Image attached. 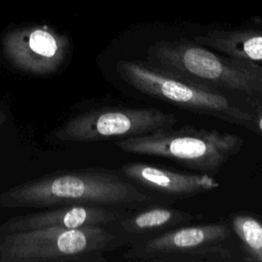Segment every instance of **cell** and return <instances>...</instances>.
Masks as SVG:
<instances>
[{"label": "cell", "mask_w": 262, "mask_h": 262, "mask_svg": "<svg viewBox=\"0 0 262 262\" xmlns=\"http://www.w3.org/2000/svg\"><path fill=\"white\" fill-rule=\"evenodd\" d=\"M144 61L222 93L253 116L262 111V66L258 62L218 54L182 38L155 42L147 48Z\"/></svg>", "instance_id": "cell-1"}, {"label": "cell", "mask_w": 262, "mask_h": 262, "mask_svg": "<svg viewBox=\"0 0 262 262\" xmlns=\"http://www.w3.org/2000/svg\"><path fill=\"white\" fill-rule=\"evenodd\" d=\"M156 199L120 172L104 169L58 171L0 193L1 208H50L71 204L137 207Z\"/></svg>", "instance_id": "cell-2"}, {"label": "cell", "mask_w": 262, "mask_h": 262, "mask_svg": "<svg viewBox=\"0 0 262 262\" xmlns=\"http://www.w3.org/2000/svg\"><path fill=\"white\" fill-rule=\"evenodd\" d=\"M118 228L49 227L0 235V262L104 260L96 257L128 244Z\"/></svg>", "instance_id": "cell-3"}, {"label": "cell", "mask_w": 262, "mask_h": 262, "mask_svg": "<svg viewBox=\"0 0 262 262\" xmlns=\"http://www.w3.org/2000/svg\"><path fill=\"white\" fill-rule=\"evenodd\" d=\"M244 142L231 133L185 126L119 138L115 144L129 154L167 158L195 171L216 173L242 150Z\"/></svg>", "instance_id": "cell-4"}, {"label": "cell", "mask_w": 262, "mask_h": 262, "mask_svg": "<svg viewBox=\"0 0 262 262\" xmlns=\"http://www.w3.org/2000/svg\"><path fill=\"white\" fill-rule=\"evenodd\" d=\"M116 68L119 76L140 93L256 132L254 116L222 93L176 77L146 61L124 59Z\"/></svg>", "instance_id": "cell-5"}, {"label": "cell", "mask_w": 262, "mask_h": 262, "mask_svg": "<svg viewBox=\"0 0 262 262\" xmlns=\"http://www.w3.org/2000/svg\"><path fill=\"white\" fill-rule=\"evenodd\" d=\"M231 230L218 223L185 226L132 241L124 258L140 262H227L232 253L221 245Z\"/></svg>", "instance_id": "cell-6"}, {"label": "cell", "mask_w": 262, "mask_h": 262, "mask_svg": "<svg viewBox=\"0 0 262 262\" xmlns=\"http://www.w3.org/2000/svg\"><path fill=\"white\" fill-rule=\"evenodd\" d=\"M176 122L173 114L152 107H102L73 117L53 135L62 141H99L147 134Z\"/></svg>", "instance_id": "cell-7"}, {"label": "cell", "mask_w": 262, "mask_h": 262, "mask_svg": "<svg viewBox=\"0 0 262 262\" xmlns=\"http://www.w3.org/2000/svg\"><path fill=\"white\" fill-rule=\"evenodd\" d=\"M5 58L17 70L37 76L55 73L64 62L69 40L45 25H30L8 31L2 38Z\"/></svg>", "instance_id": "cell-8"}, {"label": "cell", "mask_w": 262, "mask_h": 262, "mask_svg": "<svg viewBox=\"0 0 262 262\" xmlns=\"http://www.w3.org/2000/svg\"><path fill=\"white\" fill-rule=\"evenodd\" d=\"M125 217L121 210L110 206L71 204L34 214L15 216L0 225V235L39 228H80L115 225Z\"/></svg>", "instance_id": "cell-9"}, {"label": "cell", "mask_w": 262, "mask_h": 262, "mask_svg": "<svg viewBox=\"0 0 262 262\" xmlns=\"http://www.w3.org/2000/svg\"><path fill=\"white\" fill-rule=\"evenodd\" d=\"M120 173L133 183L174 198H187L219 187V183L208 174L172 171L142 162L125 164Z\"/></svg>", "instance_id": "cell-10"}, {"label": "cell", "mask_w": 262, "mask_h": 262, "mask_svg": "<svg viewBox=\"0 0 262 262\" xmlns=\"http://www.w3.org/2000/svg\"><path fill=\"white\" fill-rule=\"evenodd\" d=\"M193 41L217 52L262 63V31L253 29L212 30Z\"/></svg>", "instance_id": "cell-11"}, {"label": "cell", "mask_w": 262, "mask_h": 262, "mask_svg": "<svg viewBox=\"0 0 262 262\" xmlns=\"http://www.w3.org/2000/svg\"><path fill=\"white\" fill-rule=\"evenodd\" d=\"M193 217L184 211L169 207H151L123 217L116 224L127 237L143 236L190 222Z\"/></svg>", "instance_id": "cell-12"}, {"label": "cell", "mask_w": 262, "mask_h": 262, "mask_svg": "<svg viewBox=\"0 0 262 262\" xmlns=\"http://www.w3.org/2000/svg\"><path fill=\"white\" fill-rule=\"evenodd\" d=\"M231 226L251 259L262 261V223L250 215L236 214Z\"/></svg>", "instance_id": "cell-13"}, {"label": "cell", "mask_w": 262, "mask_h": 262, "mask_svg": "<svg viewBox=\"0 0 262 262\" xmlns=\"http://www.w3.org/2000/svg\"><path fill=\"white\" fill-rule=\"evenodd\" d=\"M254 121H255V129L256 132H259L262 134V111L258 112L254 116Z\"/></svg>", "instance_id": "cell-14"}]
</instances>
